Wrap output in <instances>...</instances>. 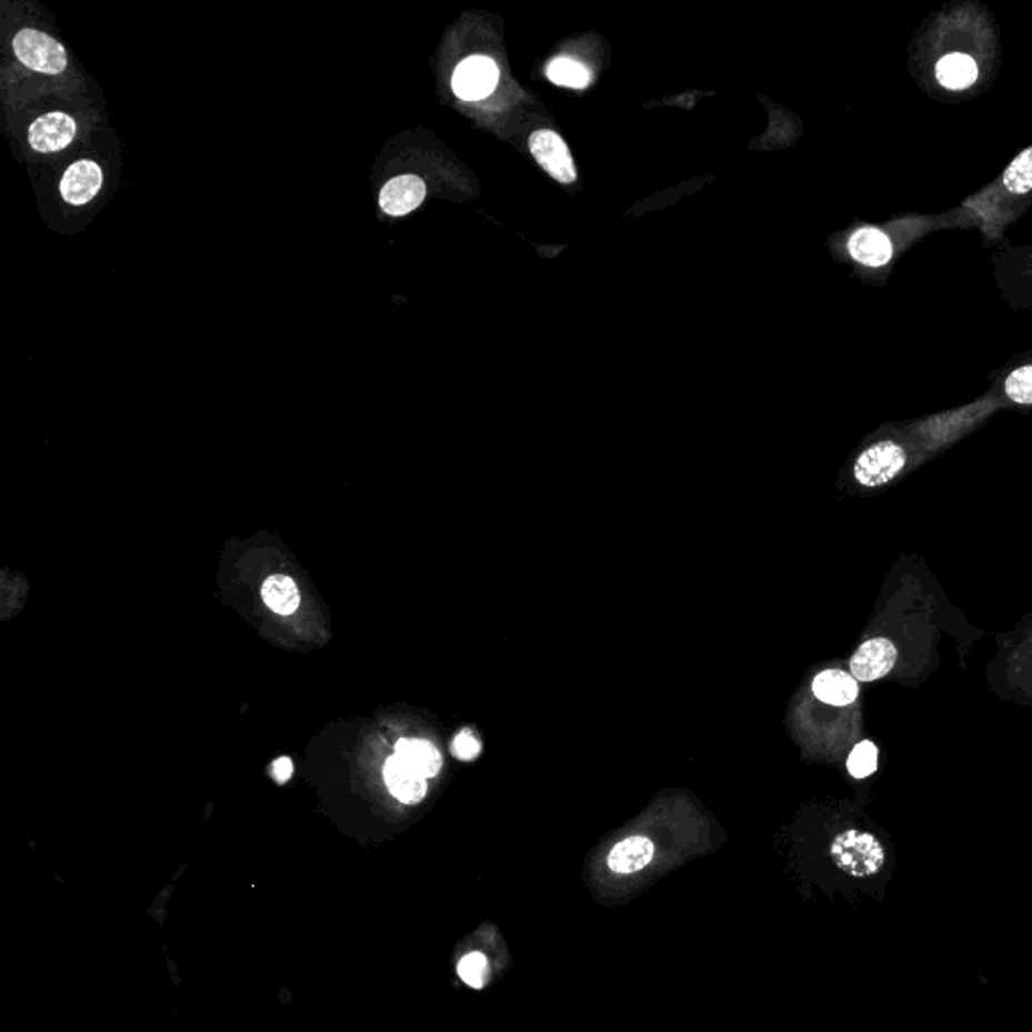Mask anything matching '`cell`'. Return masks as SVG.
<instances>
[{
	"label": "cell",
	"mask_w": 1032,
	"mask_h": 1032,
	"mask_svg": "<svg viewBox=\"0 0 1032 1032\" xmlns=\"http://www.w3.org/2000/svg\"><path fill=\"white\" fill-rule=\"evenodd\" d=\"M497 83H499V67L492 59L482 57V54L464 59L452 77V89L458 98L464 101L489 98L490 93L497 89Z\"/></svg>",
	"instance_id": "obj_4"
},
{
	"label": "cell",
	"mask_w": 1032,
	"mask_h": 1032,
	"mask_svg": "<svg viewBox=\"0 0 1032 1032\" xmlns=\"http://www.w3.org/2000/svg\"><path fill=\"white\" fill-rule=\"evenodd\" d=\"M103 184V172L98 163L81 160L67 170L61 180V197L73 207L88 204L93 200Z\"/></svg>",
	"instance_id": "obj_10"
},
{
	"label": "cell",
	"mask_w": 1032,
	"mask_h": 1032,
	"mask_svg": "<svg viewBox=\"0 0 1032 1032\" xmlns=\"http://www.w3.org/2000/svg\"><path fill=\"white\" fill-rule=\"evenodd\" d=\"M848 771L853 779H868L870 774L878 771V747L871 740H863L851 750Z\"/></svg>",
	"instance_id": "obj_20"
},
{
	"label": "cell",
	"mask_w": 1032,
	"mask_h": 1032,
	"mask_svg": "<svg viewBox=\"0 0 1032 1032\" xmlns=\"http://www.w3.org/2000/svg\"><path fill=\"white\" fill-rule=\"evenodd\" d=\"M1004 186L1012 194H1026L1032 190V148L1019 153L1004 172Z\"/></svg>",
	"instance_id": "obj_19"
},
{
	"label": "cell",
	"mask_w": 1032,
	"mask_h": 1032,
	"mask_svg": "<svg viewBox=\"0 0 1032 1032\" xmlns=\"http://www.w3.org/2000/svg\"><path fill=\"white\" fill-rule=\"evenodd\" d=\"M529 148L534 160L541 163L547 174L553 176L561 184H573L577 178L575 163L569 153L563 138L551 130L534 131L529 138Z\"/></svg>",
	"instance_id": "obj_5"
},
{
	"label": "cell",
	"mask_w": 1032,
	"mask_h": 1032,
	"mask_svg": "<svg viewBox=\"0 0 1032 1032\" xmlns=\"http://www.w3.org/2000/svg\"><path fill=\"white\" fill-rule=\"evenodd\" d=\"M425 184L418 176H398L381 188L380 207L390 217H403L424 202Z\"/></svg>",
	"instance_id": "obj_8"
},
{
	"label": "cell",
	"mask_w": 1032,
	"mask_h": 1032,
	"mask_svg": "<svg viewBox=\"0 0 1032 1032\" xmlns=\"http://www.w3.org/2000/svg\"><path fill=\"white\" fill-rule=\"evenodd\" d=\"M262 599L279 615H291L299 608V589L287 575H271L262 585Z\"/></svg>",
	"instance_id": "obj_16"
},
{
	"label": "cell",
	"mask_w": 1032,
	"mask_h": 1032,
	"mask_svg": "<svg viewBox=\"0 0 1032 1032\" xmlns=\"http://www.w3.org/2000/svg\"><path fill=\"white\" fill-rule=\"evenodd\" d=\"M813 694L831 707H849L858 700V680L843 670H825L815 675Z\"/></svg>",
	"instance_id": "obj_12"
},
{
	"label": "cell",
	"mask_w": 1032,
	"mask_h": 1032,
	"mask_svg": "<svg viewBox=\"0 0 1032 1032\" xmlns=\"http://www.w3.org/2000/svg\"><path fill=\"white\" fill-rule=\"evenodd\" d=\"M935 77L945 89L960 91V89L970 88L976 81L979 67L974 63V59L968 57V54L950 53L938 61Z\"/></svg>",
	"instance_id": "obj_14"
},
{
	"label": "cell",
	"mask_w": 1032,
	"mask_h": 1032,
	"mask_svg": "<svg viewBox=\"0 0 1032 1032\" xmlns=\"http://www.w3.org/2000/svg\"><path fill=\"white\" fill-rule=\"evenodd\" d=\"M272 776L283 784L293 776V761L287 759V757H281L277 761L272 762Z\"/></svg>",
	"instance_id": "obj_23"
},
{
	"label": "cell",
	"mask_w": 1032,
	"mask_h": 1032,
	"mask_svg": "<svg viewBox=\"0 0 1032 1032\" xmlns=\"http://www.w3.org/2000/svg\"><path fill=\"white\" fill-rule=\"evenodd\" d=\"M460 980L470 986V989L480 990L489 984L490 962L489 958L482 952H468L467 956L460 958L457 966Z\"/></svg>",
	"instance_id": "obj_18"
},
{
	"label": "cell",
	"mask_w": 1032,
	"mask_h": 1032,
	"mask_svg": "<svg viewBox=\"0 0 1032 1032\" xmlns=\"http://www.w3.org/2000/svg\"><path fill=\"white\" fill-rule=\"evenodd\" d=\"M898 660V650L885 638H873L859 645L851 658V675L859 682H875L890 674Z\"/></svg>",
	"instance_id": "obj_6"
},
{
	"label": "cell",
	"mask_w": 1032,
	"mask_h": 1032,
	"mask_svg": "<svg viewBox=\"0 0 1032 1032\" xmlns=\"http://www.w3.org/2000/svg\"><path fill=\"white\" fill-rule=\"evenodd\" d=\"M547 77L553 81L554 86H565V88L583 89L588 88L591 76L588 69L577 63L573 59H554L551 66L547 67Z\"/></svg>",
	"instance_id": "obj_17"
},
{
	"label": "cell",
	"mask_w": 1032,
	"mask_h": 1032,
	"mask_svg": "<svg viewBox=\"0 0 1032 1032\" xmlns=\"http://www.w3.org/2000/svg\"><path fill=\"white\" fill-rule=\"evenodd\" d=\"M12 49H14V54H17V59L21 61L22 66H27L33 71H39L44 76H57V73L66 71V47L59 41H54L53 37H49L47 33L33 31V29H22L14 37Z\"/></svg>",
	"instance_id": "obj_2"
},
{
	"label": "cell",
	"mask_w": 1032,
	"mask_h": 1032,
	"mask_svg": "<svg viewBox=\"0 0 1032 1032\" xmlns=\"http://www.w3.org/2000/svg\"><path fill=\"white\" fill-rule=\"evenodd\" d=\"M76 131V120L71 116L53 111L33 121V126L29 128V142L37 152H59L73 142Z\"/></svg>",
	"instance_id": "obj_7"
},
{
	"label": "cell",
	"mask_w": 1032,
	"mask_h": 1032,
	"mask_svg": "<svg viewBox=\"0 0 1032 1032\" xmlns=\"http://www.w3.org/2000/svg\"><path fill=\"white\" fill-rule=\"evenodd\" d=\"M1004 390H1006V395L1011 398L1012 402L1022 403V405H1031L1032 365L1012 371L1011 375L1006 378Z\"/></svg>",
	"instance_id": "obj_21"
},
{
	"label": "cell",
	"mask_w": 1032,
	"mask_h": 1032,
	"mask_svg": "<svg viewBox=\"0 0 1032 1032\" xmlns=\"http://www.w3.org/2000/svg\"><path fill=\"white\" fill-rule=\"evenodd\" d=\"M831 859L839 870L851 878H871L883 868L885 851L878 836L849 829L833 839Z\"/></svg>",
	"instance_id": "obj_1"
},
{
	"label": "cell",
	"mask_w": 1032,
	"mask_h": 1032,
	"mask_svg": "<svg viewBox=\"0 0 1032 1032\" xmlns=\"http://www.w3.org/2000/svg\"><path fill=\"white\" fill-rule=\"evenodd\" d=\"M655 855V845L648 836H628L609 851L608 868L613 873L630 875L645 870Z\"/></svg>",
	"instance_id": "obj_11"
},
{
	"label": "cell",
	"mask_w": 1032,
	"mask_h": 1032,
	"mask_svg": "<svg viewBox=\"0 0 1032 1032\" xmlns=\"http://www.w3.org/2000/svg\"><path fill=\"white\" fill-rule=\"evenodd\" d=\"M383 779L390 793L403 804H418L428 793V779L424 774L415 771L410 762L403 761L398 754H393L392 759L385 762Z\"/></svg>",
	"instance_id": "obj_9"
},
{
	"label": "cell",
	"mask_w": 1032,
	"mask_h": 1032,
	"mask_svg": "<svg viewBox=\"0 0 1032 1032\" xmlns=\"http://www.w3.org/2000/svg\"><path fill=\"white\" fill-rule=\"evenodd\" d=\"M849 252L865 267H883L891 259V240L878 229H859L849 240Z\"/></svg>",
	"instance_id": "obj_13"
},
{
	"label": "cell",
	"mask_w": 1032,
	"mask_h": 1032,
	"mask_svg": "<svg viewBox=\"0 0 1032 1032\" xmlns=\"http://www.w3.org/2000/svg\"><path fill=\"white\" fill-rule=\"evenodd\" d=\"M395 754L402 757L403 761L410 762L415 771L424 774L425 779H432L442 769L440 750L428 740L402 739L395 744Z\"/></svg>",
	"instance_id": "obj_15"
},
{
	"label": "cell",
	"mask_w": 1032,
	"mask_h": 1032,
	"mask_svg": "<svg viewBox=\"0 0 1032 1032\" xmlns=\"http://www.w3.org/2000/svg\"><path fill=\"white\" fill-rule=\"evenodd\" d=\"M905 467V452L895 442H880L868 448L855 462L853 477L868 489H878L895 479Z\"/></svg>",
	"instance_id": "obj_3"
},
{
	"label": "cell",
	"mask_w": 1032,
	"mask_h": 1032,
	"mask_svg": "<svg viewBox=\"0 0 1032 1032\" xmlns=\"http://www.w3.org/2000/svg\"><path fill=\"white\" fill-rule=\"evenodd\" d=\"M452 752L460 761H474L480 754V742L472 732H460L452 742Z\"/></svg>",
	"instance_id": "obj_22"
}]
</instances>
